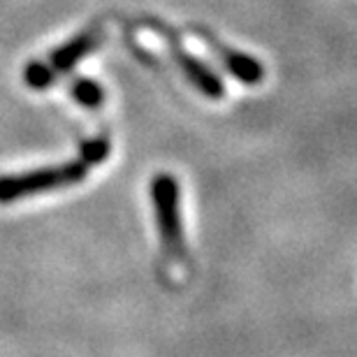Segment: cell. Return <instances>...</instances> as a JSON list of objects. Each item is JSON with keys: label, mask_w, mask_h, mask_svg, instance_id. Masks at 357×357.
Segmentation results:
<instances>
[{"label": "cell", "mask_w": 357, "mask_h": 357, "mask_svg": "<svg viewBox=\"0 0 357 357\" xmlns=\"http://www.w3.org/2000/svg\"><path fill=\"white\" fill-rule=\"evenodd\" d=\"M176 61H178V68L183 70V75L188 77L192 86L202 91L204 96H209V98L223 96V84H220L216 79V75H213L211 70H206L199 61H195L185 52H176Z\"/></svg>", "instance_id": "277c9868"}, {"label": "cell", "mask_w": 357, "mask_h": 357, "mask_svg": "<svg viewBox=\"0 0 357 357\" xmlns=\"http://www.w3.org/2000/svg\"><path fill=\"white\" fill-rule=\"evenodd\" d=\"M151 197L158 232L167 255L176 262L185 260V239L181 225V211H178V183L172 174H158L151 183Z\"/></svg>", "instance_id": "7a4b0ae2"}, {"label": "cell", "mask_w": 357, "mask_h": 357, "mask_svg": "<svg viewBox=\"0 0 357 357\" xmlns=\"http://www.w3.org/2000/svg\"><path fill=\"white\" fill-rule=\"evenodd\" d=\"M89 172V165L82 158L75 162H63V165L31 169L24 174H7L0 176V204H10L17 199L40 195L45 190L66 188V185L79 183Z\"/></svg>", "instance_id": "6da1fadb"}, {"label": "cell", "mask_w": 357, "mask_h": 357, "mask_svg": "<svg viewBox=\"0 0 357 357\" xmlns=\"http://www.w3.org/2000/svg\"><path fill=\"white\" fill-rule=\"evenodd\" d=\"M218 54H223V63L230 73L241 79L244 84H258L262 79V68L260 63H255L253 59L248 56H241V54H234V52H227V49H218Z\"/></svg>", "instance_id": "5b68a950"}, {"label": "cell", "mask_w": 357, "mask_h": 357, "mask_svg": "<svg viewBox=\"0 0 357 357\" xmlns=\"http://www.w3.org/2000/svg\"><path fill=\"white\" fill-rule=\"evenodd\" d=\"M107 155H109V139H105V137L91 139L82 146V160L86 162L89 167L102 162Z\"/></svg>", "instance_id": "ba28073f"}, {"label": "cell", "mask_w": 357, "mask_h": 357, "mask_svg": "<svg viewBox=\"0 0 357 357\" xmlns=\"http://www.w3.org/2000/svg\"><path fill=\"white\" fill-rule=\"evenodd\" d=\"M24 79L31 89H47L56 79V75L47 63H31L24 73Z\"/></svg>", "instance_id": "52a82bcc"}, {"label": "cell", "mask_w": 357, "mask_h": 357, "mask_svg": "<svg viewBox=\"0 0 357 357\" xmlns=\"http://www.w3.org/2000/svg\"><path fill=\"white\" fill-rule=\"evenodd\" d=\"M96 33H84V35H77L75 40H70L68 45H63L61 49H56V52L49 56L47 66L54 70V75L59 77L63 73H70L77 63H79L84 56L93 52V47H96Z\"/></svg>", "instance_id": "3957f363"}, {"label": "cell", "mask_w": 357, "mask_h": 357, "mask_svg": "<svg viewBox=\"0 0 357 357\" xmlns=\"http://www.w3.org/2000/svg\"><path fill=\"white\" fill-rule=\"evenodd\" d=\"M73 96L82 107H89V109H98L105 100V91L100 84L93 79H77L73 84Z\"/></svg>", "instance_id": "8992f818"}]
</instances>
